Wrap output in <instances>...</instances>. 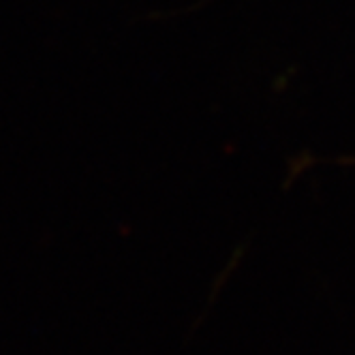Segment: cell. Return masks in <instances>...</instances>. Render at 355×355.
Masks as SVG:
<instances>
[]
</instances>
